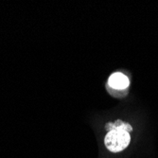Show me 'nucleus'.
<instances>
[{
    "mask_svg": "<svg viewBox=\"0 0 158 158\" xmlns=\"http://www.w3.org/2000/svg\"><path fill=\"white\" fill-rule=\"evenodd\" d=\"M105 129L107 135L104 137L105 147L112 152H119L125 150L131 141L130 133L133 131L132 126L120 119L109 122Z\"/></svg>",
    "mask_w": 158,
    "mask_h": 158,
    "instance_id": "1",
    "label": "nucleus"
},
{
    "mask_svg": "<svg viewBox=\"0 0 158 158\" xmlns=\"http://www.w3.org/2000/svg\"><path fill=\"white\" fill-rule=\"evenodd\" d=\"M108 84L114 89L120 90V89L127 88L129 84H130V81H129V79L124 74L120 72H117L110 76L108 80Z\"/></svg>",
    "mask_w": 158,
    "mask_h": 158,
    "instance_id": "2",
    "label": "nucleus"
}]
</instances>
